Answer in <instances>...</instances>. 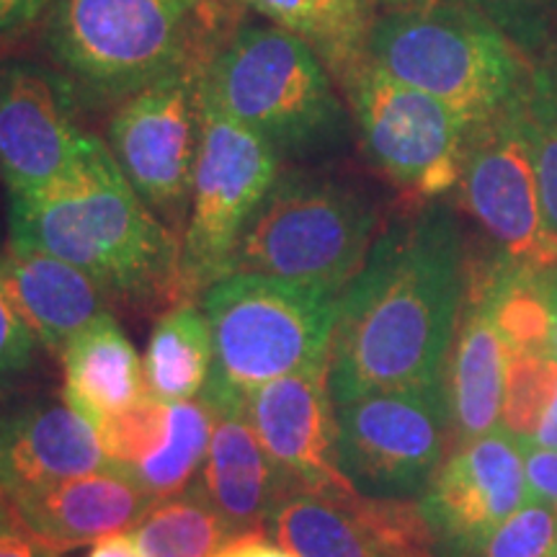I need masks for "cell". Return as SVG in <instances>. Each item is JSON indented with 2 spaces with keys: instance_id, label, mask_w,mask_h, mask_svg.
Instances as JSON below:
<instances>
[{
  "instance_id": "obj_1",
  "label": "cell",
  "mask_w": 557,
  "mask_h": 557,
  "mask_svg": "<svg viewBox=\"0 0 557 557\" xmlns=\"http://www.w3.org/2000/svg\"><path fill=\"white\" fill-rule=\"evenodd\" d=\"M468 276L462 225L444 199L382 227L338 302L329 348L333 406L374 389L442 382Z\"/></svg>"
},
{
  "instance_id": "obj_25",
  "label": "cell",
  "mask_w": 557,
  "mask_h": 557,
  "mask_svg": "<svg viewBox=\"0 0 557 557\" xmlns=\"http://www.w3.org/2000/svg\"><path fill=\"white\" fill-rule=\"evenodd\" d=\"M212 426V408L201 398L171 403V429L163 447L124 472L135 478L152 500L176 496L205 468Z\"/></svg>"
},
{
  "instance_id": "obj_33",
  "label": "cell",
  "mask_w": 557,
  "mask_h": 557,
  "mask_svg": "<svg viewBox=\"0 0 557 557\" xmlns=\"http://www.w3.org/2000/svg\"><path fill=\"white\" fill-rule=\"evenodd\" d=\"M54 0H0V39L29 29L47 16Z\"/></svg>"
},
{
  "instance_id": "obj_37",
  "label": "cell",
  "mask_w": 557,
  "mask_h": 557,
  "mask_svg": "<svg viewBox=\"0 0 557 557\" xmlns=\"http://www.w3.org/2000/svg\"><path fill=\"white\" fill-rule=\"evenodd\" d=\"M540 289L549 318V351L557 357V263L540 271Z\"/></svg>"
},
{
  "instance_id": "obj_3",
  "label": "cell",
  "mask_w": 557,
  "mask_h": 557,
  "mask_svg": "<svg viewBox=\"0 0 557 557\" xmlns=\"http://www.w3.org/2000/svg\"><path fill=\"white\" fill-rule=\"evenodd\" d=\"M205 99L267 139L282 160L333 156L354 132L325 62L274 24H240L214 41L205 60Z\"/></svg>"
},
{
  "instance_id": "obj_8",
  "label": "cell",
  "mask_w": 557,
  "mask_h": 557,
  "mask_svg": "<svg viewBox=\"0 0 557 557\" xmlns=\"http://www.w3.org/2000/svg\"><path fill=\"white\" fill-rule=\"evenodd\" d=\"M341 90L372 169L418 201L455 189L472 129L468 116L395 81L369 58Z\"/></svg>"
},
{
  "instance_id": "obj_38",
  "label": "cell",
  "mask_w": 557,
  "mask_h": 557,
  "mask_svg": "<svg viewBox=\"0 0 557 557\" xmlns=\"http://www.w3.org/2000/svg\"><path fill=\"white\" fill-rule=\"evenodd\" d=\"M529 444H534V447H542V449H557V387H555V395L553 400H549V408L545 418H542L537 434Z\"/></svg>"
},
{
  "instance_id": "obj_13",
  "label": "cell",
  "mask_w": 557,
  "mask_h": 557,
  "mask_svg": "<svg viewBox=\"0 0 557 557\" xmlns=\"http://www.w3.org/2000/svg\"><path fill=\"white\" fill-rule=\"evenodd\" d=\"M527 500L521 442L496 429L451 449L416 504L438 555L475 557Z\"/></svg>"
},
{
  "instance_id": "obj_35",
  "label": "cell",
  "mask_w": 557,
  "mask_h": 557,
  "mask_svg": "<svg viewBox=\"0 0 557 557\" xmlns=\"http://www.w3.org/2000/svg\"><path fill=\"white\" fill-rule=\"evenodd\" d=\"M0 557H58V553L34 537L29 529L16 527L0 532Z\"/></svg>"
},
{
  "instance_id": "obj_15",
  "label": "cell",
  "mask_w": 557,
  "mask_h": 557,
  "mask_svg": "<svg viewBox=\"0 0 557 557\" xmlns=\"http://www.w3.org/2000/svg\"><path fill=\"white\" fill-rule=\"evenodd\" d=\"M75 88L52 65H0V178L9 191H37L65 176L88 132L75 124Z\"/></svg>"
},
{
  "instance_id": "obj_22",
  "label": "cell",
  "mask_w": 557,
  "mask_h": 557,
  "mask_svg": "<svg viewBox=\"0 0 557 557\" xmlns=\"http://www.w3.org/2000/svg\"><path fill=\"white\" fill-rule=\"evenodd\" d=\"M259 13L267 24L308 41L341 86L367 60L372 34V0H230Z\"/></svg>"
},
{
  "instance_id": "obj_28",
  "label": "cell",
  "mask_w": 557,
  "mask_h": 557,
  "mask_svg": "<svg viewBox=\"0 0 557 557\" xmlns=\"http://www.w3.org/2000/svg\"><path fill=\"white\" fill-rule=\"evenodd\" d=\"M169 429L171 403L152 398L148 393L96 426L103 455L109 465L120 470H132L137 462L156 455L163 447Z\"/></svg>"
},
{
  "instance_id": "obj_14",
  "label": "cell",
  "mask_w": 557,
  "mask_h": 557,
  "mask_svg": "<svg viewBox=\"0 0 557 557\" xmlns=\"http://www.w3.org/2000/svg\"><path fill=\"white\" fill-rule=\"evenodd\" d=\"M246 410L276 472L278 498L287 493H357L338 468L336 406L329 389V364L269 382L248 400Z\"/></svg>"
},
{
  "instance_id": "obj_36",
  "label": "cell",
  "mask_w": 557,
  "mask_h": 557,
  "mask_svg": "<svg viewBox=\"0 0 557 557\" xmlns=\"http://www.w3.org/2000/svg\"><path fill=\"white\" fill-rule=\"evenodd\" d=\"M86 557H145V555L135 542V537H132V532H116L99 542H94V547H90V553Z\"/></svg>"
},
{
  "instance_id": "obj_11",
  "label": "cell",
  "mask_w": 557,
  "mask_h": 557,
  "mask_svg": "<svg viewBox=\"0 0 557 557\" xmlns=\"http://www.w3.org/2000/svg\"><path fill=\"white\" fill-rule=\"evenodd\" d=\"M207 54L127 96L107 124V145L124 178L178 238L199 158Z\"/></svg>"
},
{
  "instance_id": "obj_7",
  "label": "cell",
  "mask_w": 557,
  "mask_h": 557,
  "mask_svg": "<svg viewBox=\"0 0 557 557\" xmlns=\"http://www.w3.org/2000/svg\"><path fill=\"white\" fill-rule=\"evenodd\" d=\"M367 58L457 109L472 127L521 94L532 67L496 26L447 0L387 9L374 21Z\"/></svg>"
},
{
  "instance_id": "obj_4",
  "label": "cell",
  "mask_w": 557,
  "mask_h": 557,
  "mask_svg": "<svg viewBox=\"0 0 557 557\" xmlns=\"http://www.w3.org/2000/svg\"><path fill=\"white\" fill-rule=\"evenodd\" d=\"M341 292L261 274H227L201 295L212 372L199 398L246 408L269 382L329 364Z\"/></svg>"
},
{
  "instance_id": "obj_24",
  "label": "cell",
  "mask_w": 557,
  "mask_h": 557,
  "mask_svg": "<svg viewBox=\"0 0 557 557\" xmlns=\"http://www.w3.org/2000/svg\"><path fill=\"white\" fill-rule=\"evenodd\" d=\"M129 532L145 557H214L238 537L201 483L156 500Z\"/></svg>"
},
{
  "instance_id": "obj_27",
  "label": "cell",
  "mask_w": 557,
  "mask_h": 557,
  "mask_svg": "<svg viewBox=\"0 0 557 557\" xmlns=\"http://www.w3.org/2000/svg\"><path fill=\"white\" fill-rule=\"evenodd\" d=\"M557 387V357L553 351H506V387L500 429L521 444L537 434Z\"/></svg>"
},
{
  "instance_id": "obj_9",
  "label": "cell",
  "mask_w": 557,
  "mask_h": 557,
  "mask_svg": "<svg viewBox=\"0 0 557 557\" xmlns=\"http://www.w3.org/2000/svg\"><path fill=\"white\" fill-rule=\"evenodd\" d=\"M278 171L282 158L267 139L205 99L189 218L181 230V302H194L227 276L235 243Z\"/></svg>"
},
{
  "instance_id": "obj_18",
  "label": "cell",
  "mask_w": 557,
  "mask_h": 557,
  "mask_svg": "<svg viewBox=\"0 0 557 557\" xmlns=\"http://www.w3.org/2000/svg\"><path fill=\"white\" fill-rule=\"evenodd\" d=\"M103 468L99 431L67 403L0 418V491L9 498Z\"/></svg>"
},
{
  "instance_id": "obj_26",
  "label": "cell",
  "mask_w": 557,
  "mask_h": 557,
  "mask_svg": "<svg viewBox=\"0 0 557 557\" xmlns=\"http://www.w3.org/2000/svg\"><path fill=\"white\" fill-rule=\"evenodd\" d=\"M527 116L534 156H537L547 227L557 243V37L529 67Z\"/></svg>"
},
{
  "instance_id": "obj_5",
  "label": "cell",
  "mask_w": 557,
  "mask_h": 557,
  "mask_svg": "<svg viewBox=\"0 0 557 557\" xmlns=\"http://www.w3.org/2000/svg\"><path fill=\"white\" fill-rule=\"evenodd\" d=\"M209 0H54L41 45L75 94L124 101L205 58Z\"/></svg>"
},
{
  "instance_id": "obj_29",
  "label": "cell",
  "mask_w": 557,
  "mask_h": 557,
  "mask_svg": "<svg viewBox=\"0 0 557 557\" xmlns=\"http://www.w3.org/2000/svg\"><path fill=\"white\" fill-rule=\"evenodd\" d=\"M493 24L532 62L557 37V0H447Z\"/></svg>"
},
{
  "instance_id": "obj_32",
  "label": "cell",
  "mask_w": 557,
  "mask_h": 557,
  "mask_svg": "<svg viewBox=\"0 0 557 557\" xmlns=\"http://www.w3.org/2000/svg\"><path fill=\"white\" fill-rule=\"evenodd\" d=\"M529 498L542 500L557 511V449H542L534 444H521Z\"/></svg>"
},
{
  "instance_id": "obj_39",
  "label": "cell",
  "mask_w": 557,
  "mask_h": 557,
  "mask_svg": "<svg viewBox=\"0 0 557 557\" xmlns=\"http://www.w3.org/2000/svg\"><path fill=\"white\" fill-rule=\"evenodd\" d=\"M16 527H21L16 508H13L11 498L0 491V532H9V529H16Z\"/></svg>"
},
{
  "instance_id": "obj_12",
  "label": "cell",
  "mask_w": 557,
  "mask_h": 557,
  "mask_svg": "<svg viewBox=\"0 0 557 557\" xmlns=\"http://www.w3.org/2000/svg\"><path fill=\"white\" fill-rule=\"evenodd\" d=\"M457 189L500 259L534 271L555 267L557 243L547 227L529 135L527 86L470 129Z\"/></svg>"
},
{
  "instance_id": "obj_2",
  "label": "cell",
  "mask_w": 557,
  "mask_h": 557,
  "mask_svg": "<svg viewBox=\"0 0 557 557\" xmlns=\"http://www.w3.org/2000/svg\"><path fill=\"white\" fill-rule=\"evenodd\" d=\"M11 243L86 271L109 299L178 297L181 238L137 197L101 137L86 135L65 176L37 191H9Z\"/></svg>"
},
{
  "instance_id": "obj_31",
  "label": "cell",
  "mask_w": 557,
  "mask_h": 557,
  "mask_svg": "<svg viewBox=\"0 0 557 557\" xmlns=\"http://www.w3.org/2000/svg\"><path fill=\"white\" fill-rule=\"evenodd\" d=\"M34 344H37V338H34L26 320L21 318L3 278H0V377H9V374L29 367Z\"/></svg>"
},
{
  "instance_id": "obj_16",
  "label": "cell",
  "mask_w": 557,
  "mask_h": 557,
  "mask_svg": "<svg viewBox=\"0 0 557 557\" xmlns=\"http://www.w3.org/2000/svg\"><path fill=\"white\" fill-rule=\"evenodd\" d=\"M506 387V344L493 312L491 284L485 261L472 267L468 276L462 315L444 367L451 449L472 438L500 429Z\"/></svg>"
},
{
  "instance_id": "obj_40",
  "label": "cell",
  "mask_w": 557,
  "mask_h": 557,
  "mask_svg": "<svg viewBox=\"0 0 557 557\" xmlns=\"http://www.w3.org/2000/svg\"><path fill=\"white\" fill-rule=\"evenodd\" d=\"M374 5H385V9H403V5L421 3V0H372Z\"/></svg>"
},
{
  "instance_id": "obj_23",
  "label": "cell",
  "mask_w": 557,
  "mask_h": 557,
  "mask_svg": "<svg viewBox=\"0 0 557 557\" xmlns=\"http://www.w3.org/2000/svg\"><path fill=\"white\" fill-rule=\"evenodd\" d=\"M145 389L165 403L194 400L212 372V333L205 310L178 302L158 318L143 359Z\"/></svg>"
},
{
  "instance_id": "obj_10",
  "label": "cell",
  "mask_w": 557,
  "mask_h": 557,
  "mask_svg": "<svg viewBox=\"0 0 557 557\" xmlns=\"http://www.w3.org/2000/svg\"><path fill=\"white\" fill-rule=\"evenodd\" d=\"M336 447L359 496L418 500L451 451L444 380L336 403Z\"/></svg>"
},
{
  "instance_id": "obj_17",
  "label": "cell",
  "mask_w": 557,
  "mask_h": 557,
  "mask_svg": "<svg viewBox=\"0 0 557 557\" xmlns=\"http://www.w3.org/2000/svg\"><path fill=\"white\" fill-rule=\"evenodd\" d=\"M21 527L62 555L94 545L109 534L129 532L156 504L127 472L109 468L11 498Z\"/></svg>"
},
{
  "instance_id": "obj_34",
  "label": "cell",
  "mask_w": 557,
  "mask_h": 557,
  "mask_svg": "<svg viewBox=\"0 0 557 557\" xmlns=\"http://www.w3.org/2000/svg\"><path fill=\"white\" fill-rule=\"evenodd\" d=\"M214 557H297V555H292L289 549L276 545V542L267 534V529H256V532L238 534L235 540H230Z\"/></svg>"
},
{
  "instance_id": "obj_20",
  "label": "cell",
  "mask_w": 557,
  "mask_h": 557,
  "mask_svg": "<svg viewBox=\"0 0 557 557\" xmlns=\"http://www.w3.org/2000/svg\"><path fill=\"white\" fill-rule=\"evenodd\" d=\"M214 426L201 487L235 534L256 532L278 500V480L246 408H212Z\"/></svg>"
},
{
  "instance_id": "obj_21",
  "label": "cell",
  "mask_w": 557,
  "mask_h": 557,
  "mask_svg": "<svg viewBox=\"0 0 557 557\" xmlns=\"http://www.w3.org/2000/svg\"><path fill=\"white\" fill-rule=\"evenodd\" d=\"M60 357L65 369L62 398L94 426L148 393L143 359L111 312L70 338Z\"/></svg>"
},
{
  "instance_id": "obj_6",
  "label": "cell",
  "mask_w": 557,
  "mask_h": 557,
  "mask_svg": "<svg viewBox=\"0 0 557 557\" xmlns=\"http://www.w3.org/2000/svg\"><path fill=\"white\" fill-rule=\"evenodd\" d=\"M380 235V209L351 181L289 169L235 243L227 274H261L333 292L348 287Z\"/></svg>"
},
{
  "instance_id": "obj_30",
  "label": "cell",
  "mask_w": 557,
  "mask_h": 557,
  "mask_svg": "<svg viewBox=\"0 0 557 557\" xmlns=\"http://www.w3.org/2000/svg\"><path fill=\"white\" fill-rule=\"evenodd\" d=\"M475 557H557V511L529 498L487 537Z\"/></svg>"
},
{
  "instance_id": "obj_19",
  "label": "cell",
  "mask_w": 557,
  "mask_h": 557,
  "mask_svg": "<svg viewBox=\"0 0 557 557\" xmlns=\"http://www.w3.org/2000/svg\"><path fill=\"white\" fill-rule=\"evenodd\" d=\"M0 278L34 338L50 351L60 354L70 338L109 312V295L86 271L45 250L9 243L0 256Z\"/></svg>"
}]
</instances>
